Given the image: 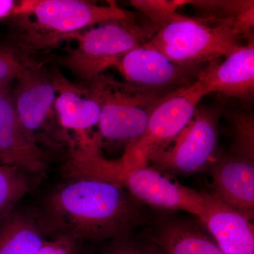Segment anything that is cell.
<instances>
[{
  "label": "cell",
  "mask_w": 254,
  "mask_h": 254,
  "mask_svg": "<svg viewBox=\"0 0 254 254\" xmlns=\"http://www.w3.org/2000/svg\"><path fill=\"white\" fill-rule=\"evenodd\" d=\"M32 61L29 58L21 56L10 48L0 49V81H14Z\"/></svg>",
  "instance_id": "cell-22"
},
{
  "label": "cell",
  "mask_w": 254,
  "mask_h": 254,
  "mask_svg": "<svg viewBox=\"0 0 254 254\" xmlns=\"http://www.w3.org/2000/svg\"><path fill=\"white\" fill-rule=\"evenodd\" d=\"M204 227L173 222L160 227L153 242L162 254H225Z\"/></svg>",
  "instance_id": "cell-16"
},
{
  "label": "cell",
  "mask_w": 254,
  "mask_h": 254,
  "mask_svg": "<svg viewBox=\"0 0 254 254\" xmlns=\"http://www.w3.org/2000/svg\"><path fill=\"white\" fill-rule=\"evenodd\" d=\"M11 93L20 123L41 146L68 147L71 136L60 126L55 111L56 91L51 73L42 64L32 61L16 76Z\"/></svg>",
  "instance_id": "cell-6"
},
{
  "label": "cell",
  "mask_w": 254,
  "mask_h": 254,
  "mask_svg": "<svg viewBox=\"0 0 254 254\" xmlns=\"http://www.w3.org/2000/svg\"><path fill=\"white\" fill-rule=\"evenodd\" d=\"M236 20L189 17L175 12L149 41L169 59L187 66H203L241 46Z\"/></svg>",
  "instance_id": "cell-3"
},
{
  "label": "cell",
  "mask_w": 254,
  "mask_h": 254,
  "mask_svg": "<svg viewBox=\"0 0 254 254\" xmlns=\"http://www.w3.org/2000/svg\"><path fill=\"white\" fill-rule=\"evenodd\" d=\"M135 16L114 1L107 6L82 0L20 1L16 16L13 17L17 21V31L12 37L14 47L11 49L29 58L33 52L53 48L83 28Z\"/></svg>",
  "instance_id": "cell-2"
},
{
  "label": "cell",
  "mask_w": 254,
  "mask_h": 254,
  "mask_svg": "<svg viewBox=\"0 0 254 254\" xmlns=\"http://www.w3.org/2000/svg\"><path fill=\"white\" fill-rule=\"evenodd\" d=\"M113 66L127 83L163 95L194 83L205 68L175 63L149 41L128 52Z\"/></svg>",
  "instance_id": "cell-9"
},
{
  "label": "cell",
  "mask_w": 254,
  "mask_h": 254,
  "mask_svg": "<svg viewBox=\"0 0 254 254\" xmlns=\"http://www.w3.org/2000/svg\"><path fill=\"white\" fill-rule=\"evenodd\" d=\"M20 1L0 0V20L16 16Z\"/></svg>",
  "instance_id": "cell-25"
},
{
  "label": "cell",
  "mask_w": 254,
  "mask_h": 254,
  "mask_svg": "<svg viewBox=\"0 0 254 254\" xmlns=\"http://www.w3.org/2000/svg\"><path fill=\"white\" fill-rule=\"evenodd\" d=\"M81 254H95L92 253L91 252H88V251L83 250V252H81Z\"/></svg>",
  "instance_id": "cell-27"
},
{
  "label": "cell",
  "mask_w": 254,
  "mask_h": 254,
  "mask_svg": "<svg viewBox=\"0 0 254 254\" xmlns=\"http://www.w3.org/2000/svg\"><path fill=\"white\" fill-rule=\"evenodd\" d=\"M157 31L151 23H139L136 17L115 20L73 36L77 47L70 50L62 62L78 78L86 81L113 66L120 58L150 41Z\"/></svg>",
  "instance_id": "cell-5"
},
{
  "label": "cell",
  "mask_w": 254,
  "mask_h": 254,
  "mask_svg": "<svg viewBox=\"0 0 254 254\" xmlns=\"http://www.w3.org/2000/svg\"><path fill=\"white\" fill-rule=\"evenodd\" d=\"M131 4L148 18L157 31L166 24L180 7L175 0H133Z\"/></svg>",
  "instance_id": "cell-21"
},
{
  "label": "cell",
  "mask_w": 254,
  "mask_h": 254,
  "mask_svg": "<svg viewBox=\"0 0 254 254\" xmlns=\"http://www.w3.org/2000/svg\"><path fill=\"white\" fill-rule=\"evenodd\" d=\"M214 196L222 203L253 217V160L235 155L222 159L213 170Z\"/></svg>",
  "instance_id": "cell-15"
},
{
  "label": "cell",
  "mask_w": 254,
  "mask_h": 254,
  "mask_svg": "<svg viewBox=\"0 0 254 254\" xmlns=\"http://www.w3.org/2000/svg\"><path fill=\"white\" fill-rule=\"evenodd\" d=\"M117 183L126 189L138 201L156 208L182 210L197 218L204 208V193L174 183L157 170L147 166L130 170L124 167Z\"/></svg>",
  "instance_id": "cell-10"
},
{
  "label": "cell",
  "mask_w": 254,
  "mask_h": 254,
  "mask_svg": "<svg viewBox=\"0 0 254 254\" xmlns=\"http://www.w3.org/2000/svg\"><path fill=\"white\" fill-rule=\"evenodd\" d=\"M220 111L218 107H198L181 133L150 160L177 173H194L206 167L216 153Z\"/></svg>",
  "instance_id": "cell-8"
},
{
  "label": "cell",
  "mask_w": 254,
  "mask_h": 254,
  "mask_svg": "<svg viewBox=\"0 0 254 254\" xmlns=\"http://www.w3.org/2000/svg\"><path fill=\"white\" fill-rule=\"evenodd\" d=\"M207 95L196 81L164 97L150 115L143 134L125 148L120 159L125 169L147 166L156 153L181 133L194 115L200 100Z\"/></svg>",
  "instance_id": "cell-7"
},
{
  "label": "cell",
  "mask_w": 254,
  "mask_h": 254,
  "mask_svg": "<svg viewBox=\"0 0 254 254\" xmlns=\"http://www.w3.org/2000/svg\"><path fill=\"white\" fill-rule=\"evenodd\" d=\"M46 237L37 213L14 210L0 223V254H36Z\"/></svg>",
  "instance_id": "cell-17"
},
{
  "label": "cell",
  "mask_w": 254,
  "mask_h": 254,
  "mask_svg": "<svg viewBox=\"0 0 254 254\" xmlns=\"http://www.w3.org/2000/svg\"><path fill=\"white\" fill-rule=\"evenodd\" d=\"M100 108V146L107 142L127 146L143 134L155 107L166 95L143 89L102 74L88 82Z\"/></svg>",
  "instance_id": "cell-4"
},
{
  "label": "cell",
  "mask_w": 254,
  "mask_h": 254,
  "mask_svg": "<svg viewBox=\"0 0 254 254\" xmlns=\"http://www.w3.org/2000/svg\"><path fill=\"white\" fill-rule=\"evenodd\" d=\"M98 254H145L130 242L127 238L110 241Z\"/></svg>",
  "instance_id": "cell-24"
},
{
  "label": "cell",
  "mask_w": 254,
  "mask_h": 254,
  "mask_svg": "<svg viewBox=\"0 0 254 254\" xmlns=\"http://www.w3.org/2000/svg\"><path fill=\"white\" fill-rule=\"evenodd\" d=\"M83 245L72 237L60 235L45 241L36 254H81Z\"/></svg>",
  "instance_id": "cell-23"
},
{
  "label": "cell",
  "mask_w": 254,
  "mask_h": 254,
  "mask_svg": "<svg viewBox=\"0 0 254 254\" xmlns=\"http://www.w3.org/2000/svg\"><path fill=\"white\" fill-rule=\"evenodd\" d=\"M51 75L58 94L55 107L60 126L66 133L73 131L74 143L88 141L94 135H90L89 131L99 123V103L87 85L73 84L58 71Z\"/></svg>",
  "instance_id": "cell-14"
},
{
  "label": "cell",
  "mask_w": 254,
  "mask_h": 254,
  "mask_svg": "<svg viewBox=\"0 0 254 254\" xmlns=\"http://www.w3.org/2000/svg\"><path fill=\"white\" fill-rule=\"evenodd\" d=\"M235 126V155L251 160L254 158L253 114L238 112L233 116Z\"/></svg>",
  "instance_id": "cell-20"
},
{
  "label": "cell",
  "mask_w": 254,
  "mask_h": 254,
  "mask_svg": "<svg viewBox=\"0 0 254 254\" xmlns=\"http://www.w3.org/2000/svg\"><path fill=\"white\" fill-rule=\"evenodd\" d=\"M204 208L198 219L225 254H254L253 217L205 193Z\"/></svg>",
  "instance_id": "cell-13"
},
{
  "label": "cell",
  "mask_w": 254,
  "mask_h": 254,
  "mask_svg": "<svg viewBox=\"0 0 254 254\" xmlns=\"http://www.w3.org/2000/svg\"><path fill=\"white\" fill-rule=\"evenodd\" d=\"M47 195L37 213L47 237L84 243L127 238L140 220L138 200L118 184L74 177Z\"/></svg>",
  "instance_id": "cell-1"
},
{
  "label": "cell",
  "mask_w": 254,
  "mask_h": 254,
  "mask_svg": "<svg viewBox=\"0 0 254 254\" xmlns=\"http://www.w3.org/2000/svg\"><path fill=\"white\" fill-rule=\"evenodd\" d=\"M31 174L13 165H0V223L32 188Z\"/></svg>",
  "instance_id": "cell-19"
},
{
  "label": "cell",
  "mask_w": 254,
  "mask_h": 254,
  "mask_svg": "<svg viewBox=\"0 0 254 254\" xmlns=\"http://www.w3.org/2000/svg\"><path fill=\"white\" fill-rule=\"evenodd\" d=\"M197 81L207 93H219L242 100H250L254 93V36L225 57L223 63L209 64Z\"/></svg>",
  "instance_id": "cell-12"
},
{
  "label": "cell",
  "mask_w": 254,
  "mask_h": 254,
  "mask_svg": "<svg viewBox=\"0 0 254 254\" xmlns=\"http://www.w3.org/2000/svg\"><path fill=\"white\" fill-rule=\"evenodd\" d=\"M0 165H2V164H1V158H0Z\"/></svg>",
  "instance_id": "cell-28"
},
{
  "label": "cell",
  "mask_w": 254,
  "mask_h": 254,
  "mask_svg": "<svg viewBox=\"0 0 254 254\" xmlns=\"http://www.w3.org/2000/svg\"><path fill=\"white\" fill-rule=\"evenodd\" d=\"M0 158L31 175L44 173L49 157L28 134L15 110L11 91L0 98Z\"/></svg>",
  "instance_id": "cell-11"
},
{
  "label": "cell",
  "mask_w": 254,
  "mask_h": 254,
  "mask_svg": "<svg viewBox=\"0 0 254 254\" xmlns=\"http://www.w3.org/2000/svg\"><path fill=\"white\" fill-rule=\"evenodd\" d=\"M179 6L192 5L203 13L201 17L236 20L240 28L250 27L254 24V1L251 0L232 1H203V0H175Z\"/></svg>",
  "instance_id": "cell-18"
},
{
  "label": "cell",
  "mask_w": 254,
  "mask_h": 254,
  "mask_svg": "<svg viewBox=\"0 0 254 254\" xmlns=\"http://www.w3.org/2000/svg\"><path fill=\"white\" fill-rule=\"evenodd\" d=\"M11 81H0V98L3 95L6 94L11 91Z\"/></svg>",
  "instance_id": "cell-26"
}]
</instances>
